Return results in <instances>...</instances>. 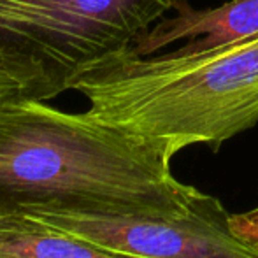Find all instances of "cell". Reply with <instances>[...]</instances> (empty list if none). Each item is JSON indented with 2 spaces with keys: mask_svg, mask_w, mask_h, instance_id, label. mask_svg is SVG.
I'll use <instances>...</instances> for the list:
<instances>
[{
  "mask_svg": "<svg viewBox=\"0 0 258 258\" xmlns=\"http://www.w3.org/2000/svg\"><path fill=\"white\" fill-rule=\"evenodd\" d=\"M172 160L88 112L21 97L0 105V207L179 218L207 194L176 179Z\"/></svg>",
  "mask_w": 258,
  "mask_h": 258,
  "instance_id": "6da1fadb",
  "label": "cell"
},
{
  "mask_svg": "<svg viewBox=\"0 0 258 258\" xmlns=\"http://www.w3.org/2000/svg\"><path fill=\"white\" fill-rule=\"evenodd\" d=\"M88 116L172 160L258 123V34L197 53L141 56L132 48L88 67L72 88Z\"/></svg>",
  "mask_w": 258,
  "mask_h": 258,
  "instance_id": "7a4b0ae2",
  "label": "cell"
},
{
  "mask_svg": "<svg viewBox=\"0 0 258 258\" xmlns=\"http://www.w3.org/2000/svg\"><path fill=\"white\" fill-rule=\"evenodd\" d=\"M174 0H0V60L27 99L51 100L128 48Z\"/></svg>",
  "mask_w": 258,
  "mask_h": 258,
  "instance_id": "3957f363",
  "label": "cell"
},
{
  "mask_svg": "<svg viewBox=\"0 0 258 258\" xmlns=\"http://www.w3.org/2000/svg\"><path fill=\"white\" fill-rule=\"evenodd\" d=\"M20 213L46 228L126 255L258 258V246L232 230L230 213L213 195H207L194 213L179 218L65 207H32Z\"/></svg>",
  "mask_w": 258,
  "mask_h": 258,
  "instance_id": "277c9868",
  "label": "cell"
},
{
  "mask_svg": "<svg viewBox=\"0 0 258 258\" xmlns=\"http://www.w3.org/2000/svg\"><path fill=\"white\" fill-rule=\"evenodd\" d=\"M174 16H163L130 44L134 53L150 56L169 44L186 41L174 51L197 53L258 34V0H230L214 9H194L174 0Z\"/></svg>",
  "mask_w": 258,
  "mask_h": 258,
  "instance_id": "5b68a950",
  "label": "cell"
},
{
  "mask_svg": "<svg viewBox=\"0 0 258 258\" xmlns=\"http://www.w3.org/2000/svg\"><path fill=\"white\" fill-rule=\"evenodd\" d=\"M0 258H144L118 253L41 225L39 230L0 237Z\"/></svg>",
  "mask_w": 258,
  "mask_h": 258,
  "instance_id": "8992f818",
  "label": "cell"
},
{
  "mask_svg": "<svg viewBox=\"0 0 258 258\" xmlns=\"http://www.w3.org/2000/svg\"><path fill=\"white\" fill-rule=\"evenodd\" d=\"M39 228H41V225L35 223L30 218L23 216L20 211L0 207V237L23 234V232H34L39 230Z\"/></svg>",
  "mask_w": 258,
  "mask_h": 258,
  "instance_id": "52a82bcc",
  "label": "cell"
},
{
  "mask_svg": "<svg viewBox=\"0 0 258 258\" xmlns=\"http://www.w3.org/2000/svg\"><path fill=\"white\" fill-rule=\"evenodd\" d=\"M230 227L239 237L258 246V207L246 213L230 214Z\"/></svg>",
  "mask_w": 258,
  "mask_h": 258,
  "instance_id": "ba28073f",
  "label": "cell"
},
{
  "mask_svg": "<svg viewBox=\"0 0 258 258\" xmlns=\"http://www.w3.org/2000/svg\"><path fill=\"white\" fill-rule=\"evenodd\" d=\"M21 97H25L23 86L0 60V105L9 102V100L21 99Z\"/></svg>",
  "mask_w": 258,
  "mask_h": 258,
  "instance_id": "9c48e42d",
  "label": "cell"
}]
</instances>
